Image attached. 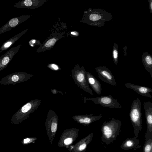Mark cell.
Wrapping results in <instances>:
<instances>
[{"label":"cell","instance_id":"cb8c5ba5","mask_svg":"<svg viewBox=\"0 0 152 152\" xmlns=\"http://www.w3.org/2000/svg\"><path fill=\"white\" fill-rule=\"evenodd\" d=\"M51 66L54 69H58V66L54 64H53Z\"/></svg>","mask_w":152,"mask_h":152},{"label":"cell","instance_id":"8992f818","mask_svg":"<svg viewBox=\"0 0 152 152\" xmlns=\"http://www.w3.org/2000/svg\"><path fill=\"white\" fill-rule=\"evenodd\" d=\"M95 70L98 75V77L101 80L112 86L117 85L114 76L110 70L106 66L96 67Z\"/></svg>","mask_w":152,"mask_h":152},{"label":"cell","instance_id":"44dd1931","mask_svg":"<svg viewBox=\"0 0 152 152\" xmlns=\"http://www.w3.org/2000/svg\"><path fill=\"white\" fill-rule=\"evenodd\" d=\"M84 74L82 73H79L77 76V80L80 82H83L85 80V76Z\"/></svg>","mask_w":152,"mask_h":152},{"label":"cell","instance_id":"4fadbf2b","mask_svg":"<svg viewBox=\"0 0 152 152\" xmlns=\"http://www.w3.org/2000/svg\"><path fill=\"white\" fill-rule=\"evenodd\" d=\"M88 80L94 92L99 95L102 91L101 84L100 82L92 75L90 73L87 74Z\"/></svg>","mask_w":152,"mask_h":152},{"label":"cell","instance_id":"9a60e30c","mask_svg":"<svg viewBox=\"0 0 152 152\" xmlns=\"http://www.w3.org/2000/svg\"><path fill=\"white\" fill-rule=\"evenodd\" d=\"M23 32L18 34L12 38L10 39L9 40H8L5 42V43L2 46L0 49V54L2 51L7 49L12 45L13 43H14L15 41H17V40L23 34Z\"/></svg>","mask_w":152,"mask_h":152},{"label":"cell","instance_id":"9c48e42d","mask_svg":"<svg viewBox=\"0 0 152 152\" xmlns=\"http://www.w3.org/2000/svg\"><path fill=\"white\" fill-rule=\"evenodd\" d=\"M147 129L150 132H152V103L150 101L143 104Z\"/></svg>","mask_w":152,"mask_h":152},{"label":"cell","instance_id":"484cf974","mask_svg":"<svg viewBox=\"0 0 152 152\" xmlns=\"http://www.w3.org/2000/svg\"><path fill=\"white\" fill-rule=\"evenodd\" d=\"M71 33L72 34H73V35H75V33L74 32H71Z\"/></svg>","mask_w":152,"mask_h":152},{"label":"cell","instance_id":"3957f363","mask_svg":"<svg viewBox=\"0 0 152 152\" xmlns=\"http://www.w3.org/2000/svg\"><path fill=\"white\" fill-rule=\"evenodd\" d=\"M88 20L91 25L102 27L105 23L113 19V15L106 10L99 8L90 10Z\"/></svg>","mask_w":152,"mask_h":152},{"label":"cell","instance_id":"d4e9b609","mask_svg":"<svg viewBox=\"0 0 152 152\" xmlns=\"http://www.w3.org/2000/svg\"><path fill=\"white\" fill-rule=\"evenodd\" d=\"M127 49V48H126V45L125 46V47L124 48V55L125 56H126V49Z\"/></svg>","mask_w":152,"mask_h":152},{"label":"cell","instance_id":"30bf717a","mask_svg":"<svg viewBox=\"0 0 152 152\" xmlns=\"http://www.w3.org/2000/svg\"><path fill=\"white\" fill-rule=\"evenodd\" d=\"M93 133H91L80 141L76 145L75 152H84L88 145L92 140Z\"/></svg>","mask_w":152,"mask_h":152},{"label":"cell","instance_id":"5bb4252c","mask_svg":"<svg viewBox=\"0 0 152 152\" xmlns=\"http://www.w3.org/2000/svg\"><path fill=\"white\" fill-rule=\"evenodd\" d=\"M23 16L17 17L11 19L9 22L0 29V34L2 32L10 30L13 27L16 26L21 21Z\"/></svg>","mask_w":152,"mask_h":152},{"label":"cell","instance_id":"277c9868","mask_svg":"<svg viewBox=\"0 0 152 152\" xmlns=\"http://www.w3.org/2000/svg\"><path fill=\"white\" fill-rule=\"evenodd\" d=\"M28 75L23 72H17L9 75L0 80V84L3 85H15L25 81Z\"/></svg>","mask_w":152,"mask_h":152},{"label":"cell","instance_id":"7a4b0ae2","mask_svg":"<svg viewBox=\"0 0 152 152\" xmlns=\"http://www.w3.org/2000/svg\"><path fill=\"white\" fill-rule=\"evenodd\" d=\"M129 116L134 129L135 136L137 138L142 129L141 102L139 98H137L132 101Z\"/></svg>","mask_w":152,"mask_h":152},{"label":"cell","instance_id":"603a6c76","mask_svg":"<svg viewBox=\"0 0 152 152\" xmlns=\"http://www.w3.org/2000/svg\"><path fill=\"white\" fill-rule=\"evenodd\" d=\"M150 12L152 13V0H148Z\"/></svg>","mask_w":152,"mask_h":152},{"label":"cell","instance_id":"7402d4cb","mask_svg":"<svg viewBox=\"0 0 152 152\" xmlns=\"http://www.w3.org/2000/svg\"><path fill=\"white\" fill-rule=\"evenodd\" d=\"M21 3L23 4L24 6L26 7H29L31 6L32 4V2L30 0H26L22 2Z\"/></svg>","mask_w":152,"mask_h":152},{"label":"cell","instance_id":"ffe728a7","mask_svg":"<svg viewBox=\"0 0 152 152\" xmlns=\"http://www.w3.org/2000/svg\"><path fill=\"white\" fill-rule=\"evenodd\" d=\"M56 41L55 38H52L49 40L46 43L45 46L46 47H50L54 45Z\"/></svg>","mask_w":152,"mask_h":152},{"label":"cell","instance_id":"8fae6325","mask_svg":"<svg viewBox=\"0 0 152 152\" xmlns=\"http://www.w3.org/2000/svg\"><path fill=\"white\" fill-rule=\"evenodd\" d=\"M142 63L145 69L150 73L152 78V56L148 52H145L141 56Z\"/></svg>","mask_w":152,"mask_h":152},{"label":"cell","instance_id":"7c38bea8","mask_svg":"<svg viewBox=\"0 0 152 152\" xmlns=\"http://www.w3.org/2000/svg\"><path fill=\"white\" fill-rule=\"evenodd\" d=\"M139 140L136 138H128L123 142L121 148L125 150L136 149L139 147Z\"/></svg>","mask_w":152,"mask_h":152},{"label":"cell","instance_id":"e0dca14e","mask_svg":"<svg viewBox=\"0 0 152 152\" xmlns=\"http://www.w3.org/2000/svg\"><path fill=\"white\" fill-rule=\"evenodd\" d=\"M112 56L115 64V65H117L118 60V45L116 43H115L113 46Z\"/></svg>","mask_w":152,"mask_h":152},{"label":"cell","instance_id":"ba28073f","mask_svg":"<svg viewBox=\"0 0 152 152\" xmlns=\"http://www.w3.org/2000/svg\"><path fill=\"white\" fill-rule=\"evenodd\" d=\"M126 88L133 90L137 93L142 96L152 98L150 92H152V89L148 87L137 85L130 83L124 84Z\"/></svg>","mask_w":152,"mask_h":152},{"label":"cell","instance_id":"d6986e66","mask_svg":"<svg viewBox=\"0 0 152 152\" xmlns=\"http://www.w3.org/2000/svg\"><path fill=\"white\" fill-rule=\"evenodd\" d=\"M36 140L35 138L26 137L23 139L21 143L23 145H26L29 143H34Z\"/></svg>","mask_w":152,"mask_h":152},{"label":"cell","instance_id":"52a82bcc","mask_svg":"<svg viewBox=\"0 0 152 152\" xmlns=\"http://www.w3.org/2000/svg\"><path fill=\"white\" fill-rule=\"evenodd\" d=\"M20 45L11 48L5 54L0 57V72L7 66L13 57L19 50Z\"/></svg>","mask_w":152,"mask_h":152},{"label":"cell","instance_id":"4316f807","mask_svg":"<svg viewBox=\"0 0 152 152\" xmlns=\"http://www.w3.org/2000/svg\"><path fill=\"white\" fill-rule=\"evenodd\" d=\"M35 40H33L32 41V42H33V43H34V42H35Z\"/></svg>","mask_w":152,"mask_h":152},{"label":"cell","instance_id":"6da1fadb","mask_svg":"<svg viewBox=\"0 0 152 152\" xmlns=\"http://www.w3.org/2000/svg\"><path fill=\"white\" fill-rule=\"evenodd\" d=\"M121 126L120 120L114 118L105 121L101 127V139L104 143L108 145L116 139L119 135Z\"/></svg>","mask_w":152,"mask_h":152},{"label":"cell","instance_id":"2e32d148","mask_svg":"<svg viewBox=\"0 0 152 152\" xmlns=\"http://www.w3.org/2000/svg\"><path fill=\"white\" fill-rule=\"evenodd\" d=\"M70 132H67V135L66 134V137L64 136L63 143V145L66 146L71 144L75 140V136H72V133H70Z\"/></svg>","mask_w":152,"mask_h":152},{"label":"cell","instance_id":"5b68a950","mask_svg":"<svg viewBox=\"0 0 152 152\" xmlns=\"http://www.w3.org/2000/svg\"><path fill=\"white\" fill-rule=\"evenodd\" d=\"M90 99L95 104H100L102 107L111 108H121L122 107L118 101L110 94L108 96H102Z\"/></svg>","mask_w":152,"mask_h":152},{"label":"cell","instance_id":"ac0fdd59","mask_svg":"<svg viewBox=\"0 0 152 152\" xmlns=\"http://www.w3.org/2000/svg\"><path fill=\"white\" fill-rule=\"evenodd\" d=\"M143 152H152V140L149 138L145 142L143 148Z\"/></svg>","mask_w":152,"mask_h":152}]
</instances>
